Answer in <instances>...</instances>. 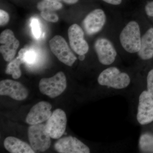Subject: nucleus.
Returning <instances> with one entry per match:
<instances>
[{
	"instance_id": "nucleus-18",
	"label": "nucleus",
	"mask_w": 153,
	"mask_h": 153,
	"mask_svg": "<svg viewBox=\"0 0 153 153\" xmlns=\"http://www.w3.org/2000/svg\"><path fill=\"white\" fill-rule=\"evenodd\" d=\"M139 147L143 153H153V135L149 133L142 134L140 138Z\"/></svg>"
},
{
	"instance_id": "nucleus-13",
	"label": "nucleus",
	"mask_w": 153,
	"mask_h": 153,
	"mask_svg": "<svg viewBox=\"0 0 153 153\" xmlns=\"http://www.w3.org/2000/svg\"><path fill=\"white\" fill-rule=\"evenodd\" d=\"M105 22L106 16L104 11L97 9L88 14L82 25L86 34L91 36L99 32L104 27Z\"/></svg>"
},
{
	"instance_id": "nucleus-25",
	"label": "nucleus",
	"mask_w": 153,
	"mask_h": 153,
	"mask_svg": "<svg viewBox=\"0 0 153 153\" xmlns=\"http://www.w3.org/2000/svg\"><path fill=\"white\" fill-rule=\"evenodd\" d=\"M145 10L148 16L153 17V1L149 2L147 4Z\"/></svg>"
},
{
	"instance_id": "nucleus-5",
	"label": "nucleus",
	"mask_w": 153,
	"mask_h": 153,
	"mask_svg": "<svg viewBox=\"0 0 153 153\" xmlns=\"http://www.w3.org/2000/svg\"><path fill=\"white\" fill-rule=\"evenodd\" d=\"M49 44L51 51L60 62L69 66L73 65L77 58L63 37L55 36L50 40Z\"/></svg>"
},
{
	"instance_id": "nucleus-19",
	"label": "nucleus",
	"mask_w": 153,
	"mask_h": 153,
	"mask_svg": "<svg viewBox=\"0 0 153 153\" xmlns=\"http://www.w3.org/2000/svg\"><path fill=\"white\" fill-rule=\"evenodd\" d=\"M37 9L40 11H55L63 7V5L57 0H42L38 3Z\"/></svg>"
},
{
	"instance_id": "nucleus-24",
	"label": "nucleus",
	"mask_w": 153,
	"mask_h": 153,
	"mask_svg": "<svg viewBox=\"0 0 153 153\" xmlns=\"http://www.w3.org/2000/svg\"><path fill=\"white\" fill-rule=\"evenodd\" d=\"M10 20L9 14L4 10H0V26H4L7 25Z\"/></svg>"
},
{
	"instance_id": "nucleus-11",
	"label": "nucleus",
	"mask_w": 153,
	"mask_h": 153,
	"mask_svg": "<svg viewBox=\"0 0 153 153\" xmlns=\"http://www.w3.org/2000/svg\"><path fill=\"white\" fill-rule=\"evenodd\" d=\"M94 49L100 62L104 65H109L114 63L117 55L112 43L104 38H100L96 41Z\"/></svg>"
},
{
	"instance_id": "nucleus-3",
	"label": "nucleus",
	"mask_w": 153,
	"mask_h": 153,
	"mask_svg": "<svg viewBox=\"0 0 153 153\" xmlns=\"http://www.w3.org/2000/svg\"><path fill=\"white\" fill-rule=\"evenodd\" d=\"M66 86V76L62 71L57 72L52 77L42 78L39 83L41 93L51 98L57 97L63 93Z\"/></svg>"
},
{
	"instance_id": "nucleus-1",
	"label": "nucleus",
	"mask_w": 153,
	"mask_h": 153,
	"mask_svg": "<svg viewBox=\"0 0 153 153\" xmlns=\"http://www.w3.org/2000/svg\"><path fill=\"white\" fill-rule=\"evenodd\" d=\"M100 85L116 89H122L128 86L131 82L129 76L121 72L116 67H110L102 71L97 79Z\"/></svg>"
},
{
	"instance_id": "nucleus-8",
	"label": "nucleus",
	"mask_w": 153,
	"mask_h": 153,
	"mask_svg": "<svg viewBox=\"0 0 153 153\" xmlns=\"http://www.w3.org/2000/svg\"><path fill=\"white\" fill-rule=\"evenodd\" d=\"M137 119L142 125L153 121V97L147 91H144L140 94Z\"/></svg>"
},
{
	"instance_id": "nucleus-22",
	"label": "nucleus",
	"mask_w": 153,
	"mask_h": 153,
	"mask_svg": "<svg viewBox=\"0 0 153 153\" xmlns=\"http://www.w3.org/2000/svg\"><path fill=\"white\" fill-rule=\"evenodd\" d=\"M31 26L32 27V33L33 36L36 39H39L41 36V29L40 23L38 19L33 18L31 21Z\"/></svg>"
},
{
	"instance_id": "nucleus-27",
	"label": "nucleus",
	"mask_w": 153,
	"mask_h": 153,
	"mask_svg": "<svg viewBox=\"0 0 153 153\" xmlns=\"http://www.w3.org/2000/svg\"><path fill=\"white\" fill-rule=\"evenodd\" d=\"M60 1H63L64 3L68 4H73L77 3L79 0H60Z\"/></svg>"
},
{
	"instance_id": "nucleus-7",
	"label": "nucleus",
	"mask_w": 153,
	"mask_h": 153,
	"mask_svg": "<svg viewBox=\"0 0 153 153\" xmlns=\"http://www.w3.org/2000/svg\"><path fill=\"white\" fill-rule=\"evenodd\" d=\"M0 52L4 60L10 62L16 55L20 45L13 32L10 29L3 31L0 36Z\"/></svg>"
},
{
	"instance_id": "nucleus-15",
	"label": "nucleus",
	"mask_w": 153,
	"mask_h": 153,
	"mask_svg": "<svg viewBox=\"0 0 153 153\" xmlns=\"http://www.w3.org/2000/svg\"><path fill=\"white\" fill-rule=\"evenodd\" d=\"M4 146L11 153H35V151L27 143L13 137L6 138Z\"/></svg>"
},
{
	"instance_id": "nucleus-2",
	"label": "nucleus",
	"mask_w": 153,
	"mask_h": 153,
	"mask_svg": "<svg viewBox=\"0 0 153 153\" xmlns=\"http://www.w3.org/2000/svg\"><path fill=\"white\" fill-rule=\"evenodd\" d=\"M120 40L122 46L127 52L130 53L138 52L141 41L138 24L135 21L129 22L122 31Z\"/></svg>"
},
{
	"instance_id": "nucleus-20",
	"label": "nucleus",
	"mask_w": 153,
	"mask_h": 153,
	"mask_svg": "<svg viewBox=\"0 0 153 153\" xmlns=\"http://www.w3.org/2000/svg\"><path fill=\"white\" fill-rule=\"evenodd\" d=\"M19 56L23 60V63L28 65H32L36 63L37 58V54L34 50L26 48L20 50Z\"/></svg>"
},
{
	"instance_id": "nucleus-12",
	"label": "nucleus",
	"mask_w": 153,
	"mask_h": 153,
	"mask_svg": "<svg viewBox=\"0 0 153 153\" xmlns=\"http://www.w3.org/2000/svg\"><path fill=\"white\" fill-rule=\"evenodd\" d=\"M55 150L60 153H89V148L78 139L72 136L64 137L55 143Z\"/></svg>"
},
{
	"instance_id": "nucleus-28",
	"label": "nucleus",
	"mask_w": 153,
	"mask_h": 153,
	"mask_svg": "<svg viewBox=\"0 0 153 153\" xmlns=\"http://www.w3.org/2000/svg\"><path fill=\"white\" fill-rule=\"evenodd\" d=\"M79 59L80 61H83L85 59V55H79Z\"/></svg>"
},
{
	"instance_id": "nucleus-26",
	"label": "nucleus",
	"mask_w": 153,
	"mask_h": 153,
	"mask_svg": "<svg viewBox=\"0 0 153 153\" xmlns=\"http://www.w3.org/2000/svg\"><path fill=\"white\" fill-rule=\"evenodd\" d=\"M107 3L111 4L118 5L120 4L122 2V0H102Z\"/></svg>"
},
{
	"instance_id": "nucleus-6",
	"label": "nucleus",
	"mask_w": 153,
	"mask_h": 153,
	"mask_svg": "<svg viewBox=\"0 0 153 153\" xmlns=\"http://www.w3.org/2000/svg\"><path fill=\"white\" fill-rule=\"evenodd\" d=\"M67 118L62 109L55 110L45 125L46 130L51 138L57 139L62 136L66 131Z\"/></svg>"
},
{
	"instance_id": "nucleus-23",
	"label": "nucleus",
	"mask_w": 153,
	"mask_h": 153,
	"mask_svg": "<svg viewBox=\"0 0 153 153\" xmlns=\"http://www.w3.org/2000/svg\"><path fill=\"white\" fill-rule=\"evenodd\" d=\"M147 91L153 97V69L148 73L147 77Z\"/></svg>"
},
{
	"instance_id": "nucleus-10",
	"label": "nucleus",
	"mask_w": 153,
	"mask_h": 153,
	"mask_svg": "<svg viewBox=\"0 0 153 153\" xmlns=\"http://www.w3.org/2000/svg\"><path fill=\"white\" fill-rule=\"evenodd\" d=\"M29 94L27 89L21 82L10 79L0 82V95L8 96L15 100H23Z\"/></svg>"
},
{
	"instance_id": "nucleus-17",
	"label": "nucleus",
	"mask_w": 153,
	"mask_h": 153,
	"mask_svg": "<svg viewBox=\"0 0 153 153\" xmlns=\"http://www.w3.org/2000/svg\"><path fill=\"white\" fill-rule=\"evenodd\" d=\"M24 63L21 57L18 56L16 58L11 60L8 64L5 70L7 74H11L14 79H18L22 75V71L20 69V65Z\"/></svg>"
},
{
	"instance_id": "nucleus-21",
	"label": "nucleus",
	"mask_w": 153,
	"mask_h": 153,
	"mask_svg": "<svg viewBox=\"0 0 153 153\" xmlns=\"http://www.w3.org/2000/svg\"><path fill=\"white\" fill-rule=\"evenodd\" d=\"M41 16L43 19L48 22L56 23L59 20V17L55 11H41Z\"/></svg>"
},
{
	"instance_id": "nucleus-16",
	"label": "nucleus",
	"mask_w": 153,
	"mask_h": 153,
	"mask_svg": "<svg viewBox=\"0 0 153 153\" xmlns=\"http://www.w3.org/2000/svg\"><path fill=\"white\" fill-rule=\"evenodd\" d=\"M138 55L143 60L150 59L153 56V28L146 32L141 41L140 48Z\"/></svg>"
},
{
	"instance_id": "nucleus-4",
	"label": "nucleus",
	"mask_w": 153,
	"mask_h": 153,
	"mask_svg": "<svg viewBox=\"0 0 153 153\" xmlns=\"http://www.w3.org/2000/svg\"><path fill=\"white\" fill-rule=\"evenodd\" d=\"M28 137L31 147L35 152H45L50 147L51 137L44 124L30 126L28 129Z\"/></svg>"
},
{
	"instance_id": "nucleus-9",
	"label": "nucleus",
	"mask_w": 153,
	"mask_h": 153,
	"mask_svg": "<svg viewBox=\"0 0 153 153\" xmlns=\"http://www.w3.org/2000/svg\"><path fill=\"white\" fill-rule=\"evenodd\" d=\"M68 39L71 49L78 55H85L88 52L89 46L84 39V32L77 25H72L68 28Z\"/></svg>"
},
{
	"instance_id": "nucleus-14",
	"label": "nucleus",
	"mask_w": 153,
	"mask_h": 153,
	"mask_svg": "<svg viewBox=\"0 0 153 153\" xmlns=\"http://www.w3.org/2000/svg\"><path fill=\"white\" fill-rule=\"evenodd\" d=\"M52 106L46 101H41L35 105L30 109L26 119L27 123L30 125L38 124L47 121L52 114Z\"/></svg>"
}]
</instances>
